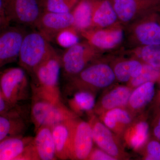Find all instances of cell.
Listing matches in <instances>:
<instances>
[{
	"label": "cell",
	"instance_id": "5b68a950",
	"mask_svg": "<svg viewBox=\"0 0 160 160\" xmlns=\"http://www.w3.org/2000/svg\"><path fill=\"white\" fill-rule=\"evenodd\" d=\"M28 72L20 67L0 70V86L5 98L13 107L27 101L31 92Z\"/></svg>",
	"mask_w": 160,
	"mask_h": 160
},
{
	"label": "cell",
	"instance_id": "f546056e",
	"mask_svg": "<svg viewBox=\"0 0 160 160\" xmlns=\"http://www.w3.org/2000/svg\"><path fill=\"white\" fill-rule=\"evenodd\" d=\"M160 81V69L154 68L143 63V70L141 74L127 83V86L133 89L143 83Z\"/></svg>",
	"mask_w": 160,
	"mask_h": 160
},
{
	"label": "cell",
	"instance_id": "277c9868",
	"mask_svg": "<svg viewBox=\"0 0 160 160\" xmlns=\"http://www.w3.org/2000/svg\"><path fill=\"white\" fill-rule=\"evenodd\" d=\"M55 52L50 42L37 29L27 31L20 48L18 61L19 66L31 75Z\"/></svg>",
	"mask_w": 160,
	"mask_h": 160
},
{
	"label": "cell",
	"instance_id": "d6a6232c",
	"mask_svg": "<svg viewBox=\"0 0 160 160\" xmlns=\"http://www.w3.org/2000/svg\"><path fill=\"white\" fill-rule=\"evenodd\" d=\"M87 160H116L99 147H93Z\"/></svg>",
	"mask_w": 160,
	"mask_h": 160
},
{
	"label": "cell",
	"instance_id": "e0dca14e",
	"mask_svg": "<svg viewBox=\"0 0 160 160\" xmlns=\"http://www.w3.org/2000/svg\"><path fill=\"white\" fill-rule=\"evenodd\" d=\"M149 126L143 118H135L124 132V146L134 151H141L149 140Z\"/></svg>",
	"mask_w": 160,
	"mask_h": 160
},
{
	"label": "cell",
	"instance_id": "52a82bcc",
	"mask_svg": "<svg viewBox=\"0 0 160 160\" xmlns=\"http://www.w3.org/2000/svg\"><path fill=\"white\" fill-rule=\"evenodd\" d=\"M149 13L127 25L126 37L133 47L160 45V23Z\"/></svg>",
	"mask_w": 160,
	"mask_h": 160
},
{
	"label": "cell",
	"instance_id": "ffe728a7",
	"mask_svg": "<svg viewBox=\"0 0 160 160\" xmlns=\"http://www.w3.org/2000/svg\"><path fill=\"white\" fill-rule=\"evenodd\" d=\"M35 132L32 146L36 160H57L51 127L43 126Z\"/></svg>",
	"mask_w": 160,
	"mask_h": 160
},
{
	"label": "cell",
	"instance_id": "d6986e66",
	"mask_svg": "<svg viewBox=\"0 0 160 160\" xmlns=\"http://www.w3.org/2000/svg\"><path fill=\"white\" fill-rule=\"evenodd\" d=\"M97 115L122 140L124 132L135 118L134 116L125 108L110 109Z\"/></svg>",
	"mask_w": 160,
	"mask_h": 160
},
{
	"label": "cell",
	"instance_id": "83f0119b",
	"mask_svg": "<svg viewBox=\"0 0 160 160\" xmlns=\"http://www.w3.org/2000/svg\"><path fill=\"white\" fill-rule=\"evenodd\" d=\"M80 36L79 31L72 26L58 32L53 38V41L58 46L66 49L80 42Z\"/></svg>",
	"mask_w": 160,
	"mask_h": 160
},
{
	"label": "cell",
	"instance_id": "9a60e30c",
	"mask_svg": "<svg viewBox=\"0 0 160 160\" xmlns=\"http://www.w3.org/2000/svg\"><path fill=\"white\" fill-rule=\"evenodd\" d=\"M73 23L74 19L71 12L58 13L43 11L34 27L51 42L58 32L73 26Z\"/></svg>",
	"mask_w": 160,
	"mask_h": 160
},
{
	"label": "cell",
	"instance_id": "3957f363",
	"mask_svg": "<svg viewBox=\"0 0 160 160\" xmlns=\"http://www.w3.org/2000/svg\"><path fill=\"white\" fill-rule=\"evenodd\" d=\"M61 57L55 52L31 75V90L56 102H63L59 85Z\"/></svg>",
	"mask_w": 160,
	"mask_h": 160
},
{
	"label": "cell",
	"instance_id": "4dcf8cb0",
	"mask_svg": "<svg viewBox=\"0 0 160 160\" xmlns=\"http://www.w3.org/2000/svg\"><path fill=\"white\" fill-rule=\"evenodd\" d=\"M141 151L144 160H160V142L158 140L148 141Z\"/></svg>",
	"mask_w": 160,
	"mask_h": 160
},
{
	"label": "cell",
	"instance_id": "4316f807",
	"mask_svg": "<svg viewBox=\"0 0 160 160\" xmlns=\"http://www.w3.org/2000/svg\"><path fill=\"white\" fill-rule=\"evenodd\" d=\"M132 57L157 69H160V45L138 46L131 49Z\"/></svg>",
	"mask_w": 160,
	"mask_h": 160
},
{
	"label": "cell",
	"instance_id": "1f68e13d",
	"mask_svg": "<svg viewBox=\"0 0 160 160\" xmlns=\"http://www.w3.org/2000/svg\"><path fill=\"white\" fill-rule=\"evenodd\" d=\"M0 114L22 117L21 107H13L6 101L0 86Z\"/></svg>",
	"mask_w": 160,
	"mask_h": 160
},
{
	"label": "cell",
	"instance_id": "ac0fdd59",
	"mask_svg": "<svg viewBox=\"0 0 160 160\" xmlns=\"http://www.w3.org/2000/svg\"><path fill=\"white\" fill-rule=\"evenodd\" d=\"M68 108L79 117L93 113L96 104V92L84 89L66 90Z\"/></svg>",
	"mask_w": 160,
	"mask_h": 160
},
{
	"label": "cell",
	"instance_id": "6da1fadb",
	"mask_svg": "<svg viewBox=\"0 0 160 160\" xmlns=\"http://www.w3.org/2000/svg\"><path fill=\"white\" fill-rule=\"evenodd\" d=\"M31 120L35 131L43 126L51 127L78 116L63 102H56L31 90Z\"/></svg>",
	"mask_w": 160,
	"mask_h": 160
},
{
	"label": "cell",
	"instance_id": "7c38bea8",
	"mask_svg": "<svg viewBox=\"0 0 160 160\" xmlns=\"http://www.w3.org/2000/svg\"><path fill=\"white\" fill-rule=\"evenodd\" d=\"M27 32L25 26L11 25L0 28V70L18 61L20 48Z\"/></svg>",
	"mask_w": 160,
	"mask_h": 160
},
{
	"label": "cell",
	"instance_id": "30bf717a",
	"mask_svg": "<svg viewBox=\"0 0 160 160\" xmlns=\"http://www.w3.org/2000/svg\"><path fill=\"white\" fill-rule=\"evenodd\" d=\"M81 36L91 46L100 51L118 48L126 37L125 26L119 22L113 26L92 28L80 32Z\"/></svg>",
	"mask_w": 160,
	"mask_h": 160
},
{
	"label": "cell",
	"instance_id": "9c48e42d",
	"mask_svg": "<svg viewBox=\"0 0 160 160\" xmlns=\"http://www.w3.org/2000/svg\"><path fill=\"white\" fill-rule=\"evenodd\" d=\"M70 159L87 160L93 147L91 126L79 117L70 120Z\"/></svg>",
	"mask_w": 160,
	"mask_h": 160
},
{
	"label": "cell",
	"instance_id": "7402d4cb",
	"mask_svg": "<svg viewBox=\"0 0 160 160\" xmlns=\"http://www.w3.org/2000/svg\"><path fill=\"white\" fill-rule=\"evenodd\" d=\"M155 94V82L143 83L132 89L127 109L135 116L153 100Z\"/></svg>",
	"mask_w": 160,
	"mask_h": 160
},
{
	"label": "cell",
	"instance_id": "4fadbf2b",
	"mask_svg": "<svg viewBox=\"0 0 160 160\" xmlns=\"http://www.w3.org/2000/svg\"><path fill=\"white\" fill-rule=\"evenodd\" d=\"M119 22L127 26L158 8L160 0H110Z\"/></svg>",
	"mask_w": 160,
	"mask_h": 160
},
{
	"label": "cell",
	"instance_id": "603a6c76",
	"mask_svg": "<svg viewBox=\"0 0 160 160\" xmlns=\"http://www.w3.org/2000/svg\"><path fill=\"white\" fill-rule=\"evenodd\" d=\"M110 63L116 79L120 82L127 84L138 76L143 70V63L134 58L118 59Z\"/></svg>",
	"mask_w": 160,
	"mask_h": 160
},
{
	"label": "cell",
	"instance_id": "7a4b0ae2",
	"mask_svg": "<svg viewBox=\"0 0 160 160\" xmlns=\"http://www.w3.org/2000/svg\"><path fill=\"white\" fill-rule=\"evenodd\" d=\"M67 81L66 90L84 89L96 92L111 87L116 79L111 63L98 59Z\"/></svg>",
	"mask_w": 160,
	"mask_h": 160
},
{
	"label": "cell",
	"instance_id": "d590c367",
	"mask_svg": "<svg viewBox=\"0 0 160 160\" xmlns=\"http://www.w3.org/2000/svg\"></svg>",
	"mask_w": 160,
	"mask_h": 160
},
{
	"label": "cell",
	"instance_id": "484cf974",
	"mask_svg": "<svg viewBox=\"0 0 160 160\" xmlns=\"http://www.w3.org/2000/svg\"><path fill=\"white\" fill-rule=\"evenodd\" d=\"M26 128L22 117L0 114V142L11 137L24 134Z\"/></svg>",
	"mask_w": 160,
	"mask_h": 160
},
{
	"label": "cell",
	"instance_id": "e575fe53",
	"mask_svg": "<svg viewBox=\"0 0 160 160\" xmlns=\"http://www.w3.org/2000/svg\"><path fill=\"white\" fill-rule=\"evenodd\" d=\"M153 133L156 138L160 141V115L155 123L153 126Z\"/></svg>",
	"mask_w": 160,
	"mask_h": 160
},
{
	"label": "cell",
	"instance_id": "2e32d148",
	"mask_svg": "<svg viewBox=\"0 0 160 160\" xmlns=\"http://www.w3.org/2000/svg\"><path fill=\"white\" fill-rule=\"evenodd\" d=\"M132 89L126 85L112 87L105 92L96 104L93 112L98 115L118 108H127Z\"/></svg>",
	"mask_w": 160,
	"mask_h": 160
},
{
	"label": "cell",
	"instance_id": "836d02e7",
	"mask_svg": "<svg viewBox=\"0 0 160 160\" xmlns=\"http://www.w3.org/2000/svg\"><path fill=\"white\" fill-rule=\"evenodd\" d=\"M11 23L6 15L2 1L0 0V28L8 26Z\"/></svg>",
	"mask_w": 160,
	"mask_h": 160
},
{
	"label": "cell",
	"instance_id": "d4e9b609",
	"mask_svg": "<svg viewBox=\"0 0 160 160\" xmlns=\"http://www.w3.org/2000/svg\"><path fill=\"white\" fill-rule=\"evenodd\" d=\"M71 12L73 26L80 32L92 28V8L90 0H79Z\"/></svg>",
	"mask_w": 160,
	"mask_h": 160
},
{
	"label": "cell",
	"instance_id": "f1b7e54d",
	"mask_svg": "<svg viewBox=\"0 0 160 160\" xmlns=\"http://www.w3.org/2000/svg\"><path fill=\"white\" fill-rule=\"evenodd\" d=\"M43 11L66 13L71 12L79 0H39Z\"/></svg>",
	"mask_w": 160,
	"mask_h": 160
},
{
	"label": "cell",
	"instance_id": "8fae6325",
	"mask_svg": "<svg viewBox=\"0 0 160 160\" xmlns=\"http://www.w3.org/2000/svg\"><path fill=\"white\" fill-rule=\"evenodd\" d=\"M10 23L34 27L42 12L39 0H2Z\"/></svg>",
	"mask_w": 160,
	"mask_h": 160
},
{
	"label": "cell",
	"instance_id": "8992f818",
	"mask_svg": "<svg viewBox=\"0 0 160 160\" xmlns=\"http://www.w3.org/2000/svg\"><path fill=\"white\" fill-rule=\"evenodd\" d=\"M102 52L86 41L65 49L61 57L62 71L66 80L78 74L88 65L101 57Z\"/></svg>",
	"mask_w": 160,
	"mask_h": 160
},
{
	"label": "cell",
	"instance_id": "ba28073f",
	"mask_svg": "<svg viewBox=\"0 0 160 160\" xmlns=\"http://www.w3.org/2000/svg\"><path fill=\"white\" fill-rule=\"evenodd\" d=\"M94 144L117 160H128L122 140L100 120L94 112L88 116Z\"/></svg>",
	"mask_w": 160,
	"mask_h": 160
},
{
	"label": "cell",
	"instance_id": "44dd1931",
	"mask_svg": "<svg viewBox=\"0 0 160 160\" xmlns=\"http://www.w3.org/2000/svg\"><path fill=\"white\" fill-rule=\"evenodd\" d=\"M92 8V28L109 27L119 22L110 0H90Z\"/></svg>",
	"mask_w": 160,
	"mask_h": 160
},
{
	"label": "cell",
	"instance_id": "5bb4252c",
	"mask_svg": "<svg viewBox=\"0 0 160 160\" xmlns=\"http://www.w3.org/2000/svg\"><path fill=\"white\" fill-rule=\"evenodd\" d=\"M32 138L20 135L0 142V160H35Z\"/></svg>",
	"mask_w": 160,
	"mask_h": 160
},
{
	"label": "cell",
	"instance_id": "cb8c5ba5",
	"mask_svg": "<svg viewBox=\"0 0 160 160\" xmlns=\"http://www.w3.org/2000/svg\"><path fill=\"white\" fill-rule=\"evenodd\" d=\"M70 120L51 128L58 159H70Z\"/></svg>",
	"mask_w": 160,
	"mask_h": 160
}]
</instances>
